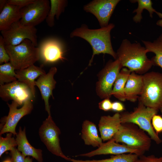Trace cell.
<instances>
[{
  "instance_id": "52a82bcc",
  "label": "cell",
  "mask_w": 162,
  "mask_h": 162,
  "mask_svg": "<svg viewBox=\"0 0 162 162\" xmlns=\"http://www.w3.org/2000/svg\"><path fill=\"white\" fill-rule=\"evenodd\" d=\"M122 66L118 59L110 60L98 75L95 90L102 99L110 98L114 84Z\"/></svg>"
},
{
  "instance_id": "9a60e30c",
  "label": "cell",
  "mask_w": 162,
  "mask_h": 162,
  "mask_svg": "<svg viewBox=\"0 0 162 162\" xmlns=\"http://www.w3.org/2000/svg\"><path fill=\"white\" fill-rule=\"evenodd\" d=\"M127 153H134L139 156L145 153L129 148L124 144H119L112 139L105 143H103L98 149L87 153L80 154L78 156L91 157L99 155H116Z\"/></svg>"
},
{
  "instance_id": "7c38bea8",
  "label": "cell",
  "mask_w": 162,
  "mask_h": 162,
  "mask_svg": "<svg viewBox=\"0 0 162 162\" xmlns=\"http://www.w3.org/2000/svg\"><path fill=\"white\" fill-rule=\"evenodd\" d=\"M119 0H94L84 5V10L93 14L101 28L106 26Z\"/></svg>"
},
{
  "instance_id": "7402d4cb",
  "label": "cell",
  "mask_w": 162,
  "mask_h": 162,
  "mask_svg": "<svg viewBox=\"0 0 162 162\" xmlns=\"http://www.w3.org/2000/svg\"><path fill=\"white\" fill-rule=\"evenodd\" d=\"M81 137L85 144L94 147H99L103 143L98 134L96 125L88 120H85L82 126Z\"/></svg>"
},
{
  "instance_id": "74e56055",
  "label": "cell",
  "mask_w": 162,
  "mask_h": 162,
  "mask_svg": "<svg viewBox=\"0 0 162 162\" xmlns=\"http://www.w3.org/2000/svg\"><path fill=\"white\" fill-rule=\"evenodd\" d=\"M33 160L29 156H27L25 158V162H32Z\"/></svg>"
},
{
  "instance_id": "7a4b0ae2",
  "label": "cell",
  "mask_w": 162,
  "mask_h": 162,
  "mask_svg": "<svg viewBox=\"0 0 162 162\" xmlns=\"http://www.w3.org/2000/svg\"><path fill=\"white\" fill-rule=\"evenodd\" d=\"M110 23L106 27L97 29H91L86 24H83L73 30L70 34L71 38L78 37L88 42L92 50V55L88 66H90L94 56L103 53L112 56L115 60L117 58L116 52L113 50L111 39L110 32L115 27Z\"/></svg>"
},
{
  "instance_id": "5b68a950",
  "label": "cell",
  "mask_w": 162,
  "mask_h": 162,
  "mask_svg": "<svg viewBox=\"0 0 162 162\" xmlns=\"http://www.w3.org/2000/svg\"><path fill=\"white\" fill-rule=\"evenodd\" d=\"M158 111L139 102L137 106L134 108L133 111L120 114L121 123H131L136 124L146 132L152 140L159 144L162 140L156 133L152 124V118L157 114Z\"/></svg>"
},
{
  "instance_id": "f35d334b",
  "label": "cell",
  "mask_w": 162,
  "mask_h": 162,
  "mask_svg": "<svg viewBox=\"0 0 162 162\" xmlns=\"http://www.w3.org/2000/svg\"><path fill=\"white\" fill-rule=\"evenodd\" d=\"M156 25L162 27V19L158 20L156 22Z\"/></svg>"
},
{
  "instance_id": "4dcf8cb0",
  "label": "cell",
  "mask_w": 162,
  "mask_h": 162,
  "mask_svg": "<svg viewBox=\"0 0 162 162\" xmlns=\"http://www.w3.org/2000/svg\"><path fill=\"white\" fill-rule=\"evenodd\" d=\"M152 124L157 134L162 132V117L161 116L157 114L154 115L152 120Z\"/></svg>"
},
{
  "instance_id": "60d3db41",
  "label": "cell",
  "mask_w": 162,
  "mask_h": 162,
  "mask_svg": "<svg viewBox=\"0 0 162 162\" xmlns=\"http://www.w3.org/2000/svg\"><path fill=\"white\" fill-rule=\"evenodd\" d=\"M160 111L161 112V113L162 114V106L160 108Z\"/></svg>"
},
{
  "instance_id": "e575fe53",
  "label": "cell",
  "mask_w": 162,
  "mask_h": 162,
  "mask_svg": "<svg viewBox=\"0 0 162 162\" xmlns=\"http://www.w3.org/2000/svg\"><path fill=\"white\" fill-rule=\"evenodd\" d=\"M112 104L110 98H106L99 102L98 106L100 109L107 111L112 110Z\"/></svg>"
},
{
  "instance_id": "d6a6232c",
  "label": "cell",
  "mask_w": 162,
  "mask_h": 162,
  "mask_svg": "<svg viewBox=\"0 0 162 162\" xmlns=\"http://www.w3.org/2000/svg\"><path fill=\"white\" fill-rule=\"evenodd\" d=\"M10 155L13 162H25V158L17 149L14 148L10 150Z\"/></svg>"
},
{
  "instance_id": "9c48e42d",
  "label": "cell",
  "mask_w": 162,
  "mask_h": 162,
  "mask_svg": "<svg viewBox=\"0 0 162 162\" xmlns=\"http://www.w3.org/2000/svg\"><path fill=\"white\" fill-rule=\"evenodd\" d=\"M1 32L6 45H17L26 39L31 40L36 46L38 45L36 28L23 25L20 20L13 23L8 29Z\"/></svg>"
},
{
  "instance_id": "2e32d148",
  "label": "cell",
  "mask_w": 162,
  "mask_h": 162,
  "mask_svg": "<svg viewBox=\"0 0 162 162\" xmlns=\"http://www.w3.org/2000/svg\"><path fill=\"white\" fill-rule=\"evenodd\" d=\"M57 72L56 67H52L47 74L40 76L35 82V86L38 87L40 91L42 98L44 102L45 110L49 115H51L50 106L49 100L51 96L54 98L52 91L55 88L56 83L54 76Z\"/></svg>"
},
{
  "instance_id": "44dd1931",
  "label": "cell",
  "mask_w": 162,
  "mask_h": 162,
  "mask_svg": "<svg viewBox=\"0 0 162 162\" xmlns=\"http://www.w3.org/2000/svg\"><path fill=\"white\" fill-rule=\"evenodd\" d=\"M21 8L7 3L0 12V31L6 30L21 18Z\"/></svg>"
},
{
  "instance_id": "4316f807",
  "label": "cell",
  "mask_w": 162,
  "mask_h": 162,
  "mask_svg": "<svg viewBox=\"0 0 162 162\" xmlns=\"http://www.w3.org/2000/svg\"><path fill=\"white\" fill-rule=\"evenodd\" d=\"M139 156L132 153L112 155L110 158L101 160H77L72 159V162H135Z\"/></svg>"
},
{
  "instance_id": "5bb4252c",
  "label": "cell",
  "mask_w": 162,
  "mask_h": 162,
  "mask_svg": "<svg viewBox=\"0 0 162 162\" xmlns=\"http://www.w3.org/2000/svg\"><path fill=\"white\" fill-rule=\"evenodd\" d=\"M38 48L40 59L44 63H53L65 59L62 45L57 39L50 38L45 40Z\"/></svg>"
},
{
  "instance_id": "484cf974",
  "label": "cell",
  "mask_w": 162,
  "mask_h": 162,
  "mask_svg": "<svg viewBox=\"0 0 162 162\" xmlns=\"http://www.w3.org/2000/svg\"><path fill=\"white\" fill-rule=\"evenodd\" d=\"M131 2H137V8L133 11V13H136L133 17V21L136 23L140 22L142 17V13L144 9L147 10L149 12L150 17L152 18V15L155 13L161 18H162V13L156 11L152 7V2L151 0H136L130 1Z\"/></svg>"
},
{
  "instance_id": "83f0119b",
  "label": "cell",
  "mask_w": 162,
  "mask_h": 162,
  "mask_svg": "<svg viewBox=\"0 0 162 162\" xmlns=\"http://www.w3.org/2000/svg\"><path fill=\"white\" fill-rule=\"evenodd\" d=\"M15 69L10 62L0 65V85L17 80Z\"/></svg>"
},
{
  "instance_id": "f546056e",
  "label": "cell",
  "mask_w": 162,
  "mask_h": 162,
  "mask_svg": "<svg viewBox=\"0 0 162 162\" xmlns=\"http://www.w3.org/2000/svg\"><path fill=\"white\" fill-rule=\"evenodd\" d=\"M10 57L5 48V44L2 36H0V64L10 62Z\"/></svg>"
},
{
  "instance_id": "6da1fadb",
  "label": "cell",
  "mask_w": 162,
  "mask_h": 162,
  "mask_svg": "<svg viewBox=\"0 0 162 162\" xmlns=\"http://www.w3.org/2000/svg\"><path fill=\"white\" fill-rule=\"evenodd\" d=\"M148 50L140 43H131L127 39L123 40L116 52L117 58L122 67L131 72L141 75L147 73L154 65L146 55Z\"/></svg>"
},
{
  "instance_id": "d590c367",
  "label": "cell",
  "mask_w": 162,
  "mask_h": 162,
  "mask_svg": "<svg viewBox=\"0 0 162 162\" xmlns=\"http://www.w3.org/2000/svg\"><path fill=\"white\" fill-rule=\"evenodd\" d=\"M124 104L119 101H115L112 103V110L118 112H122L125 110Z\"/></svg>"
},
{
  "instance_id": "4fadbf2b",
  "label": "cell",
  "mask_w": 162,
  "mask_h": 162,
  "mask_svg": "<svg viewBox=\"0 0 162 162\" xmlns=\"http://www.w3.org/2000/svg\"><path fill=\"white\" fill-rule=\"evenodd\" d=\"M7 104L9 111L8 116L5 118L4 124L0 134L9 132L16 135L17 133L15 129L18 122L24 116L30 113L33 109V105L31 100L25 101L22 107L20 109L17 108L20 105L14 101H13L11 104Z\"/></svg>"
},
{
  "instance_id": "836d02e7",
  "label": "cell",
  "mask_w": 162,
  "mask_h": 162,
  "mask_svg": "<svg viewBox=\"0 0 162 162\" xmlns=\"http://www.w3.org/2000/svg\"><path fill=\"white\" fill-rule=\"evenodd\" d=\"M34 0H8L7 3L16 5L21 8L33 3Z\"/></svg>"
},
{
  "instance_id": "8fae6325",
  "label": "cell",
  "mask_w": 162,
  "mask_h": 162,
  "mask_svg": "<svg viewBox=\"0 0 162 162\" xmlns=\"http://www.w3.org/2000/svg\"><path fill=\"white\" fill-rule=\"evenodd\" d=\"M0 96L4 100H12L20 106L34 98L29 87L18 80L0 85Z\"/></svg>"
},
{
  "instance_id": "603a6c76",
  "label": "cell",
  "mask_w": 162,
  "mask_h": 162,
  "mask_svg": "<svg viewBox=\"0 0 162 162\" xmlns=\"http://www.w3.org/2000/svg\"><path fill=\"white\" fill-rule=\"evenodd\" d=\"M131 71L128 68H122L120 71L114 84L112 95L122 101H125L124 89L128 78Z\"/></svg>"
},
{
  "instance_id": "d6986e66",
  "label": "cell",
  "mask_w": 162,
  "mask_h": 162,
  "mask_svg": "<svg viewBox=\"0 0 162 162\" xmlns=\"http://www.w3.org/2000/svg\"><path fill=\"white\" fill-rule=\"evenodd\" d=\"M16 136L17 149L21 152L25 158L27 156H31L38 162H43L42 150L34 148L29 142L26 138L25 128L22 130L20 127L19 132Z\"/></svg>"
},
{
  "instance_id": "8992f818",
  "label": "cell",
  "mask_w": 162,
  "mask_h": 162,
  "mask_svg": "<svg viewBox=\"0 0 162 162\" xmlns=\"http://www.w3.org/2000/svg\"><path fill=\"white\" fill-rule=\"evenodd\" d=\"M5 48L16 70L26 68L40 59L39 48L28 39L17 45H5Z\"/></svg>"
},
{
  "instance_id": "30bf717a",
  "label": "cell",
  "mask_w": 162,
  "mask_h": 162,
  "mask_svg": "<svg viewBox=\"0 0 162 162\" xmlns=\"http://www.w3.org/2000/svg\"><path fill=\"white\" fill-rule=\"evenodd\" d=\"M50 6L48 0H34L21 9L20 23L24 26L35 27L46 19Z\"/></svg>"
},
{
  "instance_id": "ffe728a7",
  "label": "cell",
  "mask_w": 162,
  "mask_h": 162,
  "mask_svg": "<svg viewBox=\"0 0 162 162\" xmlns=\"http://www.w3.org/2000/svg\"><path fill=\"white\" fill-rule=\"evenodd\" d=\"M16 78L19 81L26 84L30 88L34 98L35 89V80L41 75L46 74L41 67L34 64L23 69L16 70Z\"/></svg>"
},
{
  "instance_id": "ba28073f",
  "label": "cell",
  "mask_w": 162,
  "mask_h": 162,
  "mask_svg": "<svg viewBox=\"0 0 162 162\" xmlns=\"http://www.w3.org/2000/svg\"><path fill=\"white\" fill-rule=\"evenodd\" d=\"M39 135L42 141L47 149L56 156L71 161V158L66 156L62 151L60 145L59 128L52 119L51 115L43 122L39 130Z\"/></svg>"
},
{
  "instance_id": "277c9868",
  "label": "cell",
  "mask_w": 162,
  "mask_h": 162,
  "mask_svg": "<svg viewBox=\"0 0 162 162\" xmlns=\"http://www.w3.org/2000/svg\"><path fill=\"white\" fill-rule=\"evenodd\" d=\"M143 88L139 102L158 110L162 106V73L147 72L143 75Z\"/></svg>"
},
{
  "instance_id": "e0dca14e",
  "label": "cell",
  "mask_w": 162,
  "mask_h": 162,
  "mask_svg": "<svg viewBox=\"0 0 162 162\" xmlns=\"http://www.w3.org/2000/svg\"><path fill=\"white\" fill-rule=\"evenodd\" d=\"M120 114L115 113L112 116H102L100 119L98 127L100 137L103 141L112 138L121 125Z\"/></svg>"
},
{
  "instance_id": "8d00e7d4",
  "label": "cell",
  "mask_w": 162,
  "mask_h": 162,
  "mask_svg": "<svg viewBox=\"0 0 162 162\" xmlns=\"http://www.w3.org/2000/svg\"><path fill=\"white\" fill-rule=\"evenodd\" d=\"M7 0H0V12L2 10L7 4Z\"/></svg>"
},
{
  "instance_id": "ac0fdd59",
  "label": "cell",
  "mask_w": 162,
  "mask_h": 162,
  "mask_svg": "<svg viewBox=\"0 0 162 162\" xmlns=\"http://www.w3.org/2000/svg\"><path fill=\"white\" fill-rule=\"evenodd\" d=\"M143 86V75L131 72L124 89L126 100L132 102H136L142 93Z\"/></svg>"
},
{
  "instance_id": "f1b7e54d",
  "label": "cell",
  "mask_w": 162,
  "mask_h": 162,
  "mask_svg": "<svg viewBox=\"0 0 162 162\" xmlns=\"http://www.w3.org/2000/svg\"><path fill=\"white\" fill-rule=\"evenodd\" d=\"M12 134L9 133L5 137H0V157L5 152L10 151L17 146L16 139L12 137Z\"/></svg>"
},
{
  "instance_id": "cb8c5ba5",
  "label": "cell",
  "mask_w": 162,
  "mask_h": 162,
  "mask_svg": "<svg viewBox=\"0 0 162 162\" xmlns=\"http://www.w3.org/2000/svg\"><path fill=\"white\" fill-rule=\"evenodd\" d=\"M145 47L148 52L155 54L151 60L153 64L162 68V33L153 42L142 40Z\"/></svg>"
},
{
  "instance_id": "ab89813d",
  "label": "cell",
  "mask_w": 162,
  "mask_h": 162,
  "mask_svg": "<svg viewBox=\"0 0 162 162\" xmlns=\"http://www.w3.org/2000/svg\"><path fill=\"white\" fill-rule=\"evenodd\" d=\"M2 162H13V161L11 158H7L4 160Z\"/></svg>"
},
{
  "instance_id": "1f68e13d",
  "label": "cell",
  "mask_w": 162,
  "mask_h": 162,
  "mask_svg": "<svg viewBox=\"0 0 162 162\" xmlns=\"http://www.w3.org/2000/svg\"><path fill=\"white\" fill-rule=\"evenodd\" d=\"M135 162H162V156L157 157L153 155L146 156L143 154L139 156Z\"/></svg>"
},
{
  "instance_id": "d4e9b609",
  "label": "cell",
  "mask_w": 162,
  "mask_h": 162,
  "mask_svg": "<svg viewBox=\"0 0 162 162\" xmlns=\"http://www.w3.org/2000/svg\"><path fill=\"white\" fill-rule=\"evenodd\" d=\"M50 8L46 19L48 26L51 27L54 25L55 17L59 19L67 6L68 2L66 0H50Z\"/></svg>"
},
{
  "instance_id": "3957f363",
  "label": "cell",
  "mask_w": 162,
  "mask_h": 162,
  "mask_svg": "<svg viewBox=\"0 0 162 162\" xmlns=\"http://www.w3.org/2000/svg\"><path fill=\"white\" fill-rule=\"evenodd\" d=\"M130 148L144 153L149 150L151 140L149 136L136 124L131 123H122L112 138Z\"/></svg>"
}]
</instances>
